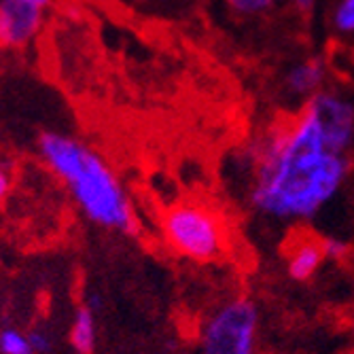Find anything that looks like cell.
Listing matches in <instances>:
<instances>
[{
	"label": "cell",
	"instance_id": "cell-9",
	"mask_svg": "<svg viewBox=\"0 0 354 354\" xmlns=\"http://www.w3.org/2000/svg\"><path fill=\"white\" fill-rule=\"evenodd\" d=\"M95 342H98V329H95V314L91 306H81L71 325V346L79 354H91L95 350Z\"/></svg>",
	"mask_w": 354,
	"mask_h": 354
},
{
	"label": "cell",
	"instance_id": "cell-4",
	"mask_svg": "<svg viewBox=\"0 0 354 354\" xmlns=\"http://www.w3.org/2000/svg\"><path fill=\"white\" fill-rule=\"evenodd\" d=\"M259 331V306L248 297H230L202 320L198 354H257Z\"/></svg>",
	"mask_w": 354,
	"mask_h": 354
},
{
	"label": "cell",
	"instance_id": "cell-5",
	"mask_svg": "<svg viewBox=\"0 0 354 354\" xmlns=\"http://www.w3.org/2000/svg\"><path fill=\"white\" fill-rule=\"evenodd\" d=\"M325 140L342 153L354 149V102L342 91L323 87L304 102Z\"/></svg>",
	"mask_w": 354,
	"mask_h": 354
},
{
	"label": "cell",
	"instance_id": "cell-8",
	"mask_svg": "<svg viewBox=\"0 0 354 354\" xmlns=\"http://www.w3.org/2000/svg\"><path fill=\"white\" fill-rule=\"evenodd\" d=\"M327 81V64L320 57H306L288 68L284 77V87L288 95L297 100H308L316 91L325 87Z\"/></svg>",
	"mask_w": 354,
	"mask_h": 354
},
{
	"label": "cell",
	"instance_id": "cell-6",
	"mask_svg": "<svg viewBox=\"0 0 354 354\" xmlns=\"http://www.w3.org/2000/svg\"><path fill=\"white\" fill-rule=\"evenodd\" d=\"M51 0H0V47H24L37 35Z\"/></svg>",
	"mask_w": 354,
	"mask_h": 354
},
{
	"label": "cell",
	"instance_id": "cell-11",
	"mask_svg": "<svg viewBox=\"0 0 354 354\" xmlns=\"http://www.w3.org/2000/svg\"><path fill=\"white\" fill-rule=\"evenodd\" d=\"M333 28L339 35H354V0H337L333 7Z\"/></svg>",
	"mask_w": 354,
	"mask_h": 354
},
{
	"label": "cell",
	"instance_id": "cell-1",
	"mask_svg": "<svg viewBox=\"0 0 354 354\" xmlns=\"http://www.w3.org/2000/svg\"><path fill=\"white\" fill-rule=\"evenodd\" d=\"M248 168L250 210L274 225L299 227L335 202L352 172V155L335 151L301 106L250 147Z\"/></svg>",
	"mask_w": 354,
	"mask_h": 354
},
{
	"label": "cell",
	"instance_id": "cell-3",
	"mask_svg": "<svg viewBox=\"0 0 354 354\" xmlns=\"http://www.w3.org/2000/svg\"><path fill=\"white\" fill-rule=\"evenodd\" d=\"M166 246L193 263L221 261L230 250V227L221 212L204 202L185 200L168 206L159 218Z\"/></svg>",
	"mask_w": 354,
	"mask_h": 354
},
{
	"label": "cell",
	"instance_id": "cell-12",
	"mask_svg": "<svg viewBox=\"0 0 354 354\" xmlns=\"http://www.w3.org/2000/svg\"><path fill=\"white\" fill-rule=\"evenodd\" d=\"M227 3V7L242 15V17H254V15H263L268 13L276 0H225Z\"/></svg>",
	"mask_w": 354,
	"mask_h": 354
},
{
	"label": "cell",
	"instance_id": "cell-13",
	"mask_svg": "<svg viewBox=\"0 0 354 354\" xmlns=\"http://www.w3.org/2000/svg\"><path fill=\"white\" fill-rule=\"evenodd\" d=\"M320 244H323L325 261H339L348 254V244L344 240H339V238L325 236V238H320Z\"/></svg>",
	"mask_w": 354,
	"mask_h": 354
},
{
	"label": "cell",
	"instance_id": "cell-16",
	"mask_svg": "<svg viewBox=\"0 0 354 354\" xmlns=\"http://www.w3.org/2000/svg\"><path fill=\"white\" fill-rule=\"evenodd\" d=\"M291 5H293V9L299 11L301 15H308V13H312V9H314V5H316V0H291Z\"/></svg>",
	"mask_w": 354,
	"mask_h": 354
},
{
	"label": "cell",
	"instance_id": "cell-2",
	"mask_svg": "<svg viewBox=\"0 0 354 354\" xmlns=\"http://www.w3.org/2000/svg\"><path fill=\"white\" fill-rule=\"evenodd\" d=\"M39 149L45 164L66 185L81 212L93 225L121 234L136 232L130 198L117 174L93 149L55 132L43 134Z\"/></svg>",
	"mask_w": 354,
	"mask_h": 354
},
{
	"label": "cell",
	"instance_id": "cell-7",
	"mask_svg": "<svg viewBox=\"0 0 354 354\" xmlns=\"http://www.w3.org/2000/svg\"><path fill=\"white\" fill-rule=\"evenodd\" d=\"M325 263V252L320 238L304 236L288 244L286 250V274L295 282H308L318 274Z\"/></svg>",
	"mask_w": 354,
	"mask_h": 354
},
{
	"label": "cell",
	"instance_id": "cell-15",
	"mask_svg": "<svg viewBox=\"0 0 354 354\" xmlns=\"http://www.w3.org/2000/svg\"><path fill=\"white\" fill-rule=\"evenodd\" d=\"M13 189V172L5 162H0V204H3Z\"/></svg>",
	"mask_w": 354,
	"mask_h": 354
},
{
	"label": "cell",
	"instance_id": "cell-14",
	"mask_svg": "<svg viewBox=\"0 0 354 354\" xmlns=\"http://www.w3.org/2000/svg\"><path fill=\"white\" fill-rule=\"evenodd\" d=\"M28 337H30V346H32V350H35V354H49V350L53 346L49 333H45L41 329H35V331L28 333Z\"/></svg>",
	"mask_w": 354,
	"mask_h": 354
},
{
	"label": "cell",
	"instance_id": "cell-10",
	"mask_svg": "<svg viewBox=\"0 0 354 354\" xmlns=\"http://www.w3.org/2000/svg\"><path fill=\"white\" fill-rule=\"evenodd\" d=\"M0 354H35L28 333L15 327L0 329Z\"/></svg>",
	"mask_w": 354,
	"mask_h": 354
}]
</instances>
